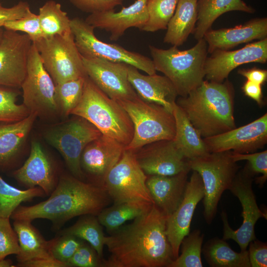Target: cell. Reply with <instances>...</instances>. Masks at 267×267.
Wrapping results in <instances>:
<instances>
[{
  "label": "cell",
  "instance_id": "15",
  "mask_svg": "<svg viewBox=\"0 0 267 267\" xmlns=\"http://www.w3.org/2000/svg\"><path fill=\"white\" fill-rule=\"evenodd\" d=\"M87 76L103 92L117 101L139 96L128 79V65L103 59L82 57Z\"/></svg>",
  "mask_w": 267,
  "mask_h": 267
},
{
  "label": "cell",
  "instance_id": "29",
  "mask_svg": "<svg viewBox=\"0 0 267 267\" xmlns=\"http://www.w3.org/2000/svg\"><path fill=\"white\" fill-rule=\"evenodd\" d=\"M198 0H178L169 21L164 42L178 47L192 34L197 19Z\"/></svg>",
  "mask_w": 267,
  "mask_h": 267
},
{
  "label": "cell",
  "instance_id": "21",
  "mask_svg": "<svg viewBox=\"0 0 267 267\" xmlns=\"http://www.w3.org/2000/svg\"><path fill=\"white\" fill-rule=\"evenodd\" d=\"M13 175L27 188H41L46 196H49L54 190L60 177L54 162L36 140L32 141L29 156Z\"/></svg>",
  "mask_w": 267,
  "mask_h": 267
},
{
  "label": "cell",
  "instance_id": "20",
  "mask_svg": "<svg viewBox=\"0 0 267 267\" xmlns=\"http://www.w3.org/2000/svg\"><path fill=\"white\" fill-rule=\"evenodd\" d=\"M204 196L202 179L196 171H193L181 203L166 220V234L175 259L179 255L181 241L190 233L195 208Z\"/></svg>",
  "mask_w": 267,
  "mask_h": 267
},
{
  "label": "cell",
  "instance_id": "37",
  "mask_svg": "<svg viewBox=\"0 0 267 267\" xmlns=\"http://www.w3.org/2000/svg\"><path fill=\"white\" fill-rule=\"evenodd\" d=\"M203 239L204 234L199 230L189 233L181 241V254L168 267H202L201 253Z\"/></svg>",
  "mask_w": 267,
  "mask_h": 267
},
{
  "label": "cell",
  "instance_id": "52",
  "mask_svg": "<svg viewBox=\"0 0 267 267\" xmlns=\"http://www.w3.org/2000/svg\"><path fill=\"white\" fill-rule=\"evenodd\" d=\"M3 31L4 30L2 29V27H0V40L1 38Z\"/></svg>",
  "mask_w": 267,
  "mask_h": 267
},
{
  "label": "cell",
  "instance_id": "3",
  "mask_svg": "<svg viewBox=\"0 0 267 267\" xmlns=\"http://www.w3.org/2000/svg\"><path fill=\"white\" fill-rule=\"evenodd\" d=\"M234 90L227 80L222 82L203 81L177 104L203 138L235 128Z\"/></svg>",
  "mask_w": 267,
  "mask_h": 267
},
{
  "label": "cell",
  "instance_id": "40",
  "mask_svg": "<svg viewBox=\"0 0 267 267\" xmlns=\"http://www.w3.org/2000/svg\"><path fill=\"white\" fill-rule=\"evenodd\" d=\"M60 235L51 240L49 252L53 258L66 264L84 240L70 234Z\"/></svg>",
  "mask_w": 267,
  "mask_h": 267
},
{
  "label": "cell",
  "instance_id": "13",
  "mask_svg": "<svg viewBox=\"0 0 267 267\" xmlns=\"http://www.w3.org/2000/svg\"><path fill=\"white\" fill-rule=\"evenodd\" d=\"M23 104L30 113L40 117L59 112L55 96V85L44 67L34 44L29 52L27 73L21 85Z\"/></svg>",
  "mask_w": 267,
  "mask_h": 267
},
{
  "label": "cell",
  "instance_id": "36",
  "mask_svg": "<svg viewBox=\"0 0 267 267\" xmlns=\"http://www.w3.org/2000/svg\"><path fill=\"white\" fill-rule=\"evenodd\" d=\"M178 0H147L148 18L140 30L154 32L165 30L173 16Z\"/></svg>",
  "mask_w": 267,
  "mask_h": 267
},
{
  "label": "cell",
  "instance_id": "39",
  "mask_svg": "<svg viewBox=\"0 0 267 267\" xmlns=\"http://www.w3.org/2000/svg\"><path fill=\"white\" fill-rule=\"evenodd\" d=\"M19 94L16 89L0 86V122H16L29 115L24 105L16 103Z\"/></svg>",
  "mask_w": 267,
  "mask_h": 267
},
{
  "label": "cell",
  "instance_id": "44",
  "mask_svg": "<svg viewBox=\"0 0 267 267\" xmlns=\"http://www.w3.org/2000/svg\"><path fill=\"white\" fill-rule=\"evenodd\" d=\"M9 219L0 217V260L10 255H16L20 251L18 236Z\"/></svg>",
  "mask_w": 267,
  "mask_h": 267
},
{
  "label": "cell",
  "instance_id": "22",
  "mask_svg": "<svg viewBox=\"0 0 267 267\" xmlns=\"http://www.w3.org/2000/svg\"><path fill=\"white\" fill-rule=\"evenodd\" d=\"M147 0H136L132 4L123 7L119 11L114 9L91 13L85 20L94 29L110 33L111 41L119 40L130 28L139 30L148 20Z\"/></svg>",
  "mask_w": 267,
  "mask_h": 267
},
{
  "label": "cell",
  "instance_id": "19",
  "mask_svg": "<svg viewBox=\"0 0 267 267\" xmlns=\"http://www.w3.org/2000/svg\"><path fill=\"white\" fill-rule=\"evenodd\" d=\"M210 54L205 63V78L208 81L222 82L233 70L242 64L266 63L267 38L237 50H216Z\"/></svg>",
  "mask_w": 267,
  "mask_h": 267
},
{
  "label": "cell",
  "instance_id": "24",
  "mask_svg": "<svg viewBox=\"0 0 267 267\" xmlns=\"http://www.w3.org/2000/svg\"><path fill=\"white\" fill-rule=\"evenodd\" d=\"M128 79L139 98L161 105L173 113V104L178 95L167 77L156 73L143 75L136 68L129 65Z\"/></svg>",
  "mask_w": 267,
  "mask_h": 267
},
{
  "label": "cell",
  "instance_id": "11",
  "mask_svg": "<svg viewBox=\"0 0 267 267\" xmlns=\"http://www.w3.org/2000/svg\"><path fill=\"white\" fill-rule=\"evenodd\" d=\"M255 175L251 170L248 163L238 171L229 188L231 193L239 200L242 207L243 222L236 230L229 226L225 212L221 213L223 225V240L232 239L239 246L241 251L247 250L249 243L256 239L255 226L261 218L267 219V214L259 208L252 183Z\"/></svg>",
  "mask_w": 267,
  "mask_h": 267
},
{
  "label": "cell",
  "instance_id": "30",
  "mask_svg": "<svg viewBox=\"0 0 267 267\" xmlns=\"http://www.w3.org/2000/svg\"><path fill=\"white\" fill-rule=\"evenodd\" d=\"M13 228L17 233L20 247L19 253L16 255L18 263L52 257L49 252L51 240H46L31 221L14 220Z\"/></svg>",
  "mask_w": 267,
  "mask_h": 267
},
{
  "label": "cell",
  "instance_id": "28",
  "mask_svg": "<svg viewBox=\"0 0 267 267\" xmlns=\"http://www.w3.org/2000/svg\"><path fill=\"white\" fill-rule=\"evenodd\" d=\"M173 114L176 124L173 140L182 154L191 160L209 153L203 138L176 102L173 104Z\"/></svg>",
  "mask_w": 267,
  "mask_h": 267
},
{
  "label": "cell",
  "instance_id": "33",
  "mask_svg": "<svg viewBox=\"0 0 267 267\" xmlns=\"http://www.w3.org/2000/svg\"><path fill=\"white\" fill-rule=\"evenodd\" d=\"M39 21L43 38L71 33L70 20L61 4L53 0L46 1L39 8Z\"/></svg>",
  "mask_w": 267,
  "mask_h": 267
},
{
  "label": "cell",
  "instance_id": "41",
  "mask_svg": "<svg viewBox=\"0 0 267 267\" xmlns=\"http://www.w3.org/2000/svg\"><path fill=\"white\" fill-rule=\"evenodd\" d=\"M3 27L6 30L27 34L32 42L43 38L39 16L31 10L19 19L5 22Z\"/></svg>",
  "mask_w": 267,
  "mask_h": 267
},
{
  "label": "cell",
  "instance_id": "51",
  "mask_svg": "<svg viewBox=\"0 0 267 267\" xmlns=\"http://www.w3.org/2000/svg\"><path fill=\"white\" fill-rule=\"evenodd\" d=\"M13 266L12 261L10 259H3L0 260V267H12Z\"/></svg>",
  "mask_w": 267,
  "mask_h": 267
},
{
  "label": "cell",
  "instance_id": "48",
  "mask_svg": "<svg viewBox=\"0 0 267 267\" xmlns=\"http://www.w3.org/2000/svg\"><path fill=\"white\" fill-rule=\"evenodd\" d=\"M16 267H67L66 264L61 262L52 257L40 258L18 263Z\"/></svg>",
  "mask_w": 267,
  "mask_h": 267
},
{
  "label": "cell",
  "instance_id": "14",
  "mask_svg": "<svg viewBox=\"0 0 267 267\" xmlns=\"http://www.w3.org/2000/svg\"><path fill=\"white\" fill-rule=\"evenodd\" d=\"M32 41L26 34L5 29L0 40V86L21 88Z\"/></svg>",
  "mask_w": 267,
  "mask_h": 267
},
{
  "label": "cell",
  "instance_id": "7",
  "mask_svg": "<svg viewBox=\"0 0 267 267\" xmlns=\"http://www.w3.org/2000/svg\"><path fill=\"white\" fill-rule=\"evenodd\" d=\"M231 153L232 151L209 152L189 160L191 170L196 171L202 179L204 217L208 224L215 217L223 192L228 189L240 168Z\"/></svg>",
  "mask_w": 267,
  "mask_h": 267
},
{
  "label": "cell",
  "instance_id": "43",
  "mask_svg": "<svg viewBox=\"0 0 267 267\" xmlns=\"http://www.w3.org/2000/svg\"><path fill=\"white\" fill-rule=\"evenodd\" d=\"M231 157L235 162L247 160L251 170L255 175H262L254 178L256 183L258 184L260 187L264 186L267 179V150L250 153H238L232 151Z\"/></svg>",
  "mask_w": 267,
  "mask_h": 267
},
{
  "label": "cell",
  "instance_id": "12",
  "mask_svg": "<svg viewBox=\"0 0 267 267\" xmlns=\"http://www.w3.org/2000/svg\"><path fill=\"white\" fill-rule=\"evenodd\" d=\"M147 177L134 152L125 149L107 175L104 187L113 203L143 201L154 204L146 185Z\"/></svg>",
  "mask_w": 267,
  "mask_h": 267
},
{
  "label": "cell",
  "instance_id": "42",
  "mask_svg": "<svg viewBox=\"0 0 267 267\" xmlns=\"http://www.w3.org/2000/svg\"><path fill=\"white\" fill-rule=\"evenodd\" d=\"M106 261L89 243L84 241L66 264L67 267H106Z\"/></svg>",
  "mask_w": 267,
  "mask_h": 267
},
{
  "label": "cell",
  "instance_id": "46",
  "mask_svg": "<svg viewBox=\"0 0 267 267\" xmlns=\"http://www.w3.org/2000/svg\"><path fill=\"white\" fill-rule=\"evenodd\" d=\"M248 246V256L251 267H267V243L256 239L251 241Z\"/></svg>",
  "mask_w": 267,
  "mask_h": 267
},
{
  "label": "cell",
  "instance_id": "47",
  "mask_svg": "<svg viewBox=\"0 0 267 267\" xmlns=\"http://www.w3.org/2000/svg\"><path fill=\"white\" fill-rule=\"evenodd\" d=\"M30 10L29 4L26 1H20L10 7H4L0 2V27H3L6 21L23 17Z\"/></svg>",
  "mask_w": 267,
  "mask_h": 267
},
{
  "label": "cell",
  "instance_id": "1",
  "mask_svg": "<svg viewBox=\"0 0 267 267\" xmlns=\"http://www.w3.org/2000/svg\"><path fill=\"white\" fill-rule=\"evenodd\" d=\"M166 217L154 204L133 222L105 236L106 267H168L175 260L166 234Z\"/></svg>",
  "mask_w": 267,
  "mask_h": 267
},
{
  "label": "cell",
  "instance_id": "10",
  "mask_svg": "<svg viewBox=\"0 0 267 267\" xmlns=\"http://www.w3.org/2000/svg\"><path fill=\"white\" fill-rule=\"evenodd\" d=\"M71 30L82 57L99 58L133 66L148 75L156 73L152 59L139 53L130 51L120 45L99 40L94 28L85 20L75 17L70 20Z\"/></svg>",
  "mask_w": 267,
  "mask_h": 267
},
{
  "label": "cell",
  "instance_id": "50",
  "mask_svg": "<svg viewBox=\"0 0 267 267\" xmlns=\"http://www.w3.org/2000/svg\"><path fill=\"white\" fill-rule=\"evenodd\" d=\"M242 89L246 96L254 100L260 106L263 105L262 85L247 80Z\"/></svg>",
  "mask_w": 267,
  "mask_h": 267
},
{
  "label": "cell",
  "instance_id": "16",
  "mask_svg": "<svg viewBox=\"0 0 267 267\" xmlns=\"http://www.w3.org/2000/svg\"><path fill=\"white\" fill-rule=\"evenodd\" d=\"M203 140L209 152H255L267 143V114L247 125Z\"/></svg>",
  "mask_w": 267,
  "mask_h": 267
},
{
  "label": "cell",
  "instance_id": "23",
  "mask_svg": "<svg viewBox=\"0 0 267 267\" xmlns=\"http://www.w3.org/2000/svg\"><path fill=\"white\" fill-rule=\"evenodd\" d=\"M267 18H258L234 27L207 31L203 37L208 52L229 50L238 44L267 38Z\"/></svg>",
  "mask_w": 267,
  "mask_h": 267
},
{
  "label": "cell",
  "instance_id": "34",
  "mask_svg": "<svg viewBox=\"0 0 267 267\" xmlns=\"http://www.w3.org/2000/svg\"><path fill=\"white\" fill-rule=\"evenodd\" d=\"M97 216H81L72 226L61 231L59 234H70L89 243L103 257L105 236Z\"/></svg>",
  "mask_w": 267,
  "mask_h": 267
},
{
  "label": "cell",
  "instance_id": "38",
  "mask_svg": "<svg viewBox=\"0 0 267 267\" xmlns=\"http://www.w3.org/2000/svg\"><path fill=\"white\" fill-rule=\"evenodd\" d=\"M87 76L55 85V99L59 112L63 116L70 115L80 102Z\"/></svg>",
  "mask_w": 267,
  "mask_h": 267
},
{
  "label": "cell",
  "instance_id": "8",
  "mask_svg": "<svg viewBox=\"0 0 267 267\" xmlns=\"http://www.w3.org/2000/svg\"><path fill=\"white\" fill-rule=\"evenodd\" d=\"M75 116L50 128L45 131L44 137L47 142L62 155L71 174L85 181L80 165L82 152L89 142L102 134L85 119Z\"/></svg>",
  "mask_w": 267,
  "mask_h": 267
},
{
  "label": "cell",
  "instance_id": "4",
  "mask_svg": "<svg viewBox=\"0 0 267 267\" xmlns=\"http://www.w3.org/2000/svg\"><path fill=\"white\" fill-rule=\"evenodd\" d=\"M71 114L82 117L102 134L127 146L132 140L134 127L127 112L109 97L87 76L81 99Z\"/></svg>",
  "mask_w": 267,
  "mask_h": 267
},
{
  "label": "cell",
  "instance_id": "17",
  "mask_svg": "<svg viewBox=\"0 0 267 267\" xmlns=\"http://www.w3.org/2000/svg\"><path fill=\"white\" fill-rule=\"evenodd\" d=\"M124 149L122 144L102 134L89 142L80 159L81 168L88 182L104 187L107 175L120 159Z\"/></svg>",
  "mask_w": 267,
  "mask_h": 267
},
{
  "label": "cell",
  "instance_id": "5",
  "mask_svg": "<svg viewBox=\"0 0 267 267\" xmlns=\"http://www.w3.org/2000/svg\"><path fill=\"white\" fill-rule=\"evenodd\" d=\"M190 48L180 50L172 46L162 49L149 45L152 60L157 71L173 83L179 96H186L204 81L208 46L204 38Z\"/></svg>",
  "mask_w": 267,
  "mask_h": 267
},
{
  "label": "cell",
  "instance_id": "35",
  "mask_svg": "<svg viewBox=\"0 0 267 267\" xmlns=\"http://www.w3.org/2000/svg\"><path fill=\"white\" fill-rule=\"evenodd\" d=\"M46 196L39 187L21 190L7 183L0 176V217L10 218L22 202Z\"/></svg>",
  "mask_w": 267,
  "mask_h": 267
},
{
  "label": "cell",
  "instance_id": "2",
  "mask_svg": "<svg viewBox=\"0 0 267 267\" xmlns=\"http://www.w3.org/2000/svg\"><path fill=\"white\" fill-rule=\"evenodd\" d=\"M111 202L104 187L64 174L47 199L32 206L20 205L10 218L31 222L37 219H47L54 229H59L76 217L97 216Z\"/></svg>",
  "mask_w": 267,
  "mask_h": 267
},
{
  "label": "cell",
  "instance_id": "25",
  "mask_svg": "<svg viewBox=\"0 0 267 267\" xmlns=\"http://www.w3.org/2000/svg\"><path fill=\"white\" fill-rule=\"evenodd\" d=\"M189 172L185 171L172 176L147 175L146 185L154 204L167 218L183 198Z\"/></svg>",
  "mask_w": 267,
  "mask_h": 267
},
{
  "label": "cell",
  "instance_id": "26",
  "mask_svg": "<svg viewBox=\"0 0 267 267\" xmlns=\"http://www.w3.org/2000/svg\"><path fill=\"white\" fill-rule=\"evenodd\" d=\"M37 117L30 113L18 121L0 122V169L14 166Z\"/></svg>",
  "mask_w": 267,
  "mask_h": 267
},
{
  "label": "cell",
  "instance_id": "27",
  "mask_svg": "<svg viewBox=\"0 0 267 267\" xmlns=\"http://www.w3.org/2000/svg\"><path fill=\"white\" fill-rule=\"evenodd\" d=\"M232 11L253 13L255 10L243 0H198L197 19L192 33L194 38L197 41L203 38L217 18Z\"/></svg>",
  "mask_w": 267,
  "mask_h": 267
},
{
  "label": "cell",
  "instance_id": "6",
  "mask_svg": "<svg viewBox=\"0 0 267 267\" xmlns=\"http://www.w3.org/2000/svg\"><path fill=\"white\" fill-rule=\"evenodd\" d=\"M127 112L134 127L133 137L125 149L135 151L161 140H173L176 133L173 113L163 106L141 99L117 101Z\"/></svg>",
  "mask_w": 267,
  "mask_h": 267
},
{
  "label": "cell",
  "instance_id": "31",
  "mask_svg": "<svg viewBox=\"0 0 267 267\" xmlns=\"http://www.w3.org/2000/svg\"><path fill=\"white\" fill-rule=\"evenodd\" d=\"M202 253L212 267H251L247 250L236 252L223 239H210L202 248Z\"/></svg>",
  "mask_w": 267,
  "mask_h": 267
},
{
  "label": "cell",
  "instance_id": "49",
  "mask_svg": "<svg viewBox=\"0 0 267 267\" xmlns=\"http://www.w3.org/2000/svg\"><path fill=\"white\" fill-rule=\"evenodd\" d=\"M238 73L246 78L247 80L261 85L265 83L267 79V71L258 68L240 69Z\"/></svg>",
  "mask_w": 267,
  "mask_h": 267
},
{
  "label": "cell",
  "instance_id": "32",
  "mask_svg": "<svg viewBox=\"0 0 267 267\" xmlns=\"http://www.w3.org/2000/svg\"><path fill=\"white\" fill-rule=\"evenodd\" d=\"M153 204L143 201L114 203L104 208L97 217L100 224L111 233L126 222L134 220L147 212Z\"/></svg>",
  "mask_w": 267,
  "mask_h": 267
},
{
  "label": "cell",
  "instance_id": "18",
  "mask_svg": "<svg viewBox=\"0 0 267 267\" xmlns=\"http://www.w3.org/2000/svg\"><path fill=\"white\" fill-rule=\"evenodd\" d=\"M139 166L146 175L172 176L191 170L189 160L173 140H161L134 151Z\"/></svg>",
  "mask_w": 267,
  "mask_h": 267
},
{
  "label": "cell",
  "instance_id": "9",
  "mask_svg": "<svg viewBox=\"0 0 267 267\" xmlns=\"http://www.w3.org/2000/svg\"><path fill=\"white\" fill-rule=\"evenodd\" d=\"M55 85L87 76L72 32L33 42Z\"/></svg>",
  "mask_w": 267,
  "mask_h": 267
},
{
  "label": "cell",
  "instance_id": "45",
  "mask_svg": "<svg viewBox=\"0 0 267 267\" xmlns=\"http://www.w3.org/2000/svg\"><path fill=\"white\" fill-rule=\"evenodd\" d=\"M78 9L88 13L108 11L114 9L122 5L124 0H68Z\"/></svg>",
  "mask_w": 267,
  "mask_h": 267
}]
</instances>
